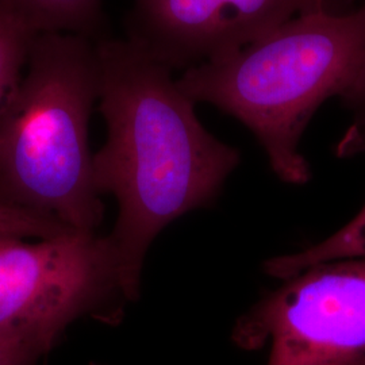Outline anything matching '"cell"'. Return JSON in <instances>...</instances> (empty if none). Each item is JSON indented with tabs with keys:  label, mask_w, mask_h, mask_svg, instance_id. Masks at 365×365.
<instances>
[{
	"label": "cell",
	"mask_w": 365,
	"mask_h": 365,
	"mask_svg": "<svg viewBox=\"0 0 365 365\" xmlns=\"http://www.w3.org/2000/svg\"><path fill=\"white\" fill-rule=\"evenodd\" d=\"M36 36L13 15L0 11V115L24 73Z\"/></svg>",
	"instance_id": "9c48e42d"
},
{
	"label": "cell",
	"mask_w": 365,
	"mask_h": 365,
	"mask_svg": "<svg viewBox=\"0 0 365 365\" xmlns=\"http://www.w3.org/2000/svg\"><path fill=\"white\" fill-rule=\"evenodd\" d=\"M99 98L92 39L38 34L0 115V202L95 233L105 206L93 182L88 125Z\"/></svg>",
	"instance_id": "7a4b0ae2"
},
{
	"label": "cell",
	"mask_w": 365,
	"mask_h": 365,
	"mask_svg": "<svg viewBox=\"0 0 365 365\" xmlns=\"http://www.w3.org/2000/svg\"><path fill=\"white\" fill-rule=\"evenodd\" d=\"M346 365H365V353L363 354V356H360V357H357L356 360H353V361H351L349 364Z\"/></svg>",
	"instance_id": "4fadbf2b"
},
{
	"label": "cell",
	"mask_w": 365,
	"mask_h": 365,
	"mask_svg": "<svg viewBox=\"0 0 365 365\" xmlns=\"http://www.w3.org/2000/svg\"><path fill=\"white\" fill-rule=\"evenodd\" d=\"M0 235V339L36 361L78 318L114 319L131 299L110 235Z\"/></svg>",
	"instance_id": "277c9868"
},
{
	"label": "cell",
	"mask_w": 365,
	"mask_h": 365,
	"mask_svg": "<svg viewBox=\"0 0 365 365\" xmlns=\"http://www.w3.org/2000/svg\"><path fill=\"white\" fill-rule=\"evenodd\" d=\"M365 52V4L303 14L240 52L188 68L178 80L195 103L237 118L259 140L274 175L310 180L300 140L318 107L339 96Z\"/></svg>",
	"instance_id": "3957f363"
},
{
	"label": "cell",
	"mask_w": 365,
	"mask_h": 365,
	"mask_svg": "<svg viewBox=\"0 0 365 365\" xmlns=\"http://www.w3.org/2000/svg\"><path fill=\"white\" fill-rule=\"evenodd\" d=\"M339 98L353 114V123L337 145V156L365 153V52Z\"/></svg>",
	"instance_id": "30bf717a"
},
{
	"label": "cell",
	"mask_w": 365,
	"mask_h": 365,
	"mask_svg": "<svg viewBox=\"0 0 365 365\" xmlns=\"http://www.w3.org/2000/svg\"><path fill=\"white\" fill-rule=\"evenodd\" d=\"M36 360L0 339V365H34Z\"/></svg>",
	"instance_id": "7c38bea8"
},
{
	"label": "cell",
	"mask_w": 365,
	"mask_h": 365,
	"mask_svg": "<svg viewBox=\"0 0 365 365\" xmlns=\"http://www.w3.org/2000/svg\"><path fill=\"white\" fill-rule=\"evenodd\" d=\"M69 232L75 230L61 222L0 202V235L39 240L66 235Z\"/></svg>",
	"instance_id": "8fae6325"
},
{
	"label": "cell",
	"mask_w": 365,
	"mask_h": 365,
	"mask_svg": "<svg viewBox=\"0 0 365 365\" xmlns=\"http://www.w3.org/2000/svg\"><path fill=\"white\" fill-rule=\"evenodd\" d=\"M354 259H365V205L352 221L327 240L297 253L265 261L264 272L276 279L287 280L322 262Z\"/></svg>",
	"instance_id": "ba28073f"
},
{
	"label": "cell",
	"mask_w": 365,
	"mask_h": 365,
	"mask_svg": "<svg viewBox=\"0 0 365 365\" xmlns=\"http://www.w3.org/2000/svg\"><path fill=\"white\" fill-rule=\"evenodd\" d=\"M235 324L245 349L271 341L268 365H346L365 353V259L330 261L283 280Z\"/></svg>",
	"instance_id": "5b68a950"
},
{
	"label": "cell",
	"mask_w": 365,
	"mask_h": 365,
	"mask_svg": "<svg viewBox=\"0 0 365 365\" xmlns=\"http://www.w3.org/2000/svg\"><path fill=\"white\" fill-rule=\"evenodd\" d=\"M96 52L107 140L92 157L93 182L101 195L117 197L110 237L135 302L155 238L184 214L210 206L241 156L200 123L170 68L141 45L101 41Z\"/></svg>",
	"instance_id": "6da1fadb"
},
{
	"label": "cell",
	"mask_w": 365,
	"mask_h": 365,
	"mask_svg": "<svg viewBox=\"0 0 365 365\" xmlns=\"http://www.w3.org/2000/svg\"><path fill=\"white\" fill-rule=\"evenodd\" d=\"M103 0H0L10 14L36 34L58 33L92 39L103 24Z\"/></svg>",
	"instance_id": "52a82bcc"
},
{
	"label": "cell",
	"mask_w": 365,
	"mask_h": 365,
	"mask_svg": "<svg viewBox=\"0 0 365 365\" xmlns=\"http://www.w3.org/2000/svg\"><path fill=\"white\" fill-rule=\"evenodd\" d=\"M325 1L134 0L128 39L170 71H185L240 52Z\"/></svg>",
	"instance_id": "8992f818"
}]
</instances>
